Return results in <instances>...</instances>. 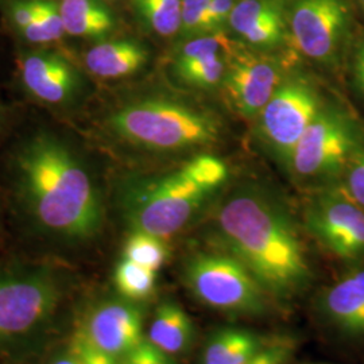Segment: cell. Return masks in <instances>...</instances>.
<instances>
[{"mask_svg":"<svg viewBox=\"0 0 364 364\" xmlns=\"http://www.w3.org/2000/svg\"><path fill=\"white\" fill-rule=\"evenodd\" d=\"M18 193L33 219L68 240H88L103 225V203L91 171L61 136L39 131L13 156Z\"/></svg>","mask_w":364,"mask_h":364,"instance_id":"6da1fadb","label":"cell"},{"mask_svg":"<svg viewBox=\"0 0 364 364\" xmlns=\"http://www.w3.org/2000/svg\"><path fill=\"white\" fill-rule=\"evenodd\" d=\"M218 227L227 252L270 299H294L309 287L312 270L297 225L277 197L254 186L235 191L221 204Z\"/></svg>","mask_w":364,"mask_h":364,"instance_id":"7a4b0ae2","label":"cell"},{"mask_svg":"<svg viewBox=\"0 0 364 364\" xmlns=\"http://www.w3.org/2000/svg\"><path fill=\"white\" fill-rule=\"evenodd\" d=\"M228 178V168L218 156L201 154L159 178L132 188L123 209L132 231L159 237L178 234Z\"/></svg>","mask_w":364,"mask_h":364,"instance_id":"3957f363","label":"cell"},{"mask_svg":"<svg viewBox=\"0 0 364 364\" xmlns=\"http://www.w3.org/2000/svg\"><path fill=\"white\" fill-rule=\"evenodd\" d=\"M108 126L123 141L151 151H181L212 144L219 136L213 115L164 96L122 105Z\"/></svg>","mask_w":364,"mask_h":364,"instance_id":"277c9868","label":"cell"},{"mask_svg":"<svg viewBox=\"0 0 364 364\" xmlns=\"http://www.w3.org/2000/svg\"><path fill=\"white\" fill-rule=\"evenodd\" d=\"M186 289L198 302L240 317L263 316L270 296L230 252H197L183 267Z\"/></svg>","mask_w":364,"mask_h":364,"instance_id":"5b68a950","label":"cell"},{"mask_svg":"<svg viewBox=\"0 0 364 364\" xmlns=\"http://www.w3.org/2000/svg\"><path fill=\"white\" fill-rule=\"evenodd\" d=\"M320 111L317 92L304 80L282 81L260 111V135L289 168L299 139Z\"/></svg>","mask_w":364,"mask_h":364,"instance_id":"8992f818","label":"cell"},{"mask_svg":"<svg viewBox=\"0 0 364 364\" xmlns=\"http://www.w3.org/2000/svg\"><path fill=\"white\" fill-rule=\"evenodd\" d=\"M356 151L358 136L351 122L321 109L299 139L290 168L301 177L329 176L347 166Z\"/></svg>","mask_w":364,"mask_h":364,"instance_id":"52a82bcc","label":"cell"},{"mask_svg":"<svg viewBox=\"0 0 364 364\" xmlns=\"http://www.w3.org/2000/svg\"><path fill=\"white\" fill-rule=\"evenodd\" d=\"M306 225L313 236L346 262L364 257V208L347 195L317 196L306 209Z\"/></svg>","mask_w":364,"mask_h":364,"instance_id":"ba28073f","label":"cell"},{"mask_svg":"<svg viewBox=\"0 0 364 364\" xmlns=\"http://www.w3.org/2000/svg\"><path fill=\"white\" fill-rule=\"evenodd\" d=\"M60 299L58 287L41 274L0 275V338L23 335L45 321Z\"/></svg>","mask_w":364,"mask_h":364,"instance_id":"9c48e42d","label":"cell"},{"mask_svg":"<svg viewBox=\"0 0 364 364\" xmlns=\"http://www.w3.org/2000/svg\"><path fill=\"white\" fill-rule=\"evenodd\" d=\"M287 22L301 52L329 61L340 48L350 22L346 0H293Z\"/></svg>","mask_w":364,"mask_h":364,"instance_id":"30bf717a","label":"cell"},{"mask_svg":"<svg viewBox=\"0 0 364 364\" xmlns=\"http://www.w3.org/2000/svg\"><path fill=\"white\" fill-rule=\"evenodd\" d=\"M281 84V70L274 60L245 49L232 53L221 81L230 105L245 117L259 115Z\"/></svg>","mask_w":364,"mask_h":364,"instance_id":"8fae6325","label":"cell"},{"mask_svg":"<svg viewBox=\"0 0 364 364\" xmlns=\"http://www.w3.org/2000/svg\"><path fill=\"white\" fill-rule=\"evenodd\" d=\"M76 338L117 360L144 341V313L131 301H105L88 316Z\"/></svg>","mask_w":364,"mask_h":364,"instance_id":"7c38bea8","label":"cell"},{"mask_svg":"<svg viewBox=\"0 0 364 364\" xmlns=\"http://www.w3.org/2000/svg\"><path fill=\"white\" fill-rule=\"evenodd\" d=\"M19 72L25 90L45 105L72 103L82 85L77 68L64 55L50 50L25 54Z\"/></svg>","mask_w":364,"mask_h":364,"instance_id":"4fadbf2b","label":"cell"},{"mask_svg":"<svg viewBox=\"0 0 364 364\" xmlns=\"http://www.w3.org/2000/svg\"><path fill=\"white\" fill-rule=\"evenodd\" d=\"M235 50L234 42L223 31L197 36L178 48L174 57V73L188 85L215 88L221 85Z\"/></svg>","mask_w":364,"mask_h":364,"instance_id":"5bb4252c","label":"cell"},{"mask_svg":"<svg viewBox=\"0 0 364 364\" xmlns=\"http://www.w3.org/2000/svg\"><path fill=\"white\" fill-rule=\"evenodd\" d=\"M318 312L344 338H364V266L323 290Z\"/></svg>","mask_w":364,"mask_h":364,"instance_id":"9a60e30c","label":"cell"},{"mask_svg":"<svg viewBox=\"0 0 364 364\" xmlns=\"http://www.w3.org/2000/svg\"><path fill=\"white\" fill-rule=\"evenodd\" d=\"M228 25L252 46L272 48L287 34V21L279 0H237Z\"/></svg>","mask_w":364,"mask_h":364,"instance_id":"2e32d148","label":"cell"},{"mask_svg":"<svg viewBox=\"0 0 364 364\" xmlns=\"http://www.w3.org/2000/svg\"><path fill=\"white\" fill-rule=\"evenodd\" d=\"M149 61V52L136 41H103L85 53L84 63L88 72L102 78L131 76Z\"/></svg>","mask_w":364,"mask_h":364,"instance_id":"e0dca14e","label":"cell"},{"mask_svg":"<svg viewBox=\"0 0 364 364\" xmlns=\"http://www.w3.org/2000/svg\"><path fill=\"white\" fill-rule=\"evenodd\" d=\"M196 329L191 316L173 301L162 302L154 313L147 340L169 356L188 351L195 340Z\"/></svg>","mask_w":364,"mask_h":364,"instance_id":"ac0fdd59","label":"cell"},{"mask_svg":"<svg viewBox=\"0 0 364 364\" xmlns=\"http://www.w3.org/2000/svg\"><path fill=\"white\" fill-rule=\"evenodd\" d=\"M60 13L68 36L102 39L115 28V15L103 0H60Z\"/></svg>","mask_w":364,"mask_h":364,"instance_id":"d6986e66","label":"cell"},{"mask_svg":"<svg viewBox=\"0 0 364 364\" xmlns=\"http://www.w3.org/2000/svg\"><path fill=\"white\" fill-rule=\"evenodd\" d=\"M270 343L252 331L242 328H223L207 343L201 364H243L266 348Z\"/></svg>","mask_w":364,"mask_h":364,"instance_id":"ffe728a7","label":"cell"},{"mask_svg":"<svg viewBox=\"0 0 364 364\" xmlns=\"http://www.w3.org/2000/svg\"><path fill=\"white\" fill-rule=\"evenodd\" d=\"M182 0H132V7L144 26L161 37L180 33Z\"/></svg>","mask_w":364,"mask_h":364,"instance_id":"44dd1931","label":"cell"},{"mask_svg":"<svg viewBox=\"0 0 364 364\" xmlns=\"http://www.w3.org/2000/svg\"><path fill=\"white\" fill-rule=\"evenodd\" d=\"M114 284L123 299L131 302L146 301L156 293V274L151 269L123 258L115 267Z\"/></svg>","mask_w":364,"mask_h":364,"instance_id":"7402d4cb","label":"cell"},{"mask_svg":"<svg viewBox=\"0 0 364 364\" xmlns=\"http://www.w3.org/2000/svg\"><path fill=\"white\" fill-rule=\"evenodd\" d=\"M34 7L33 22L19 33L23 39L34 45H46L63 38L66 33L58 1L34 0Z\"/></svg>","mask_w":364,"mask_h":364,"instance_id":"603a6c76","label":"cell"},{"mask_svg":"<svg viewBox=\"0 0 364 364\" xmlns=\"http://www.w3.org/2000/svg\"><path fill=\"white\" fill-rule=\"evenodd\" d=\"M169 255V247L164 237L144 231H132L123 247V258L154 272L168 262Z\"/></svg>","mask_w":364,"mask_h":364,"instance_id":"cb8c5ba5","label":"cell"},{"mask_svg":"<svg viewBox=\"0 0 364 364\" xmlns=\"http://www.w3.org/2000/svg\"><path fill=\"white\" fill-rule=\"evenodd\" d=\"M210 0H182L180 34L193 38L201 34V27Z\"/></svg>","mask_w":364,"mask_h":364,"instance_id":"d4e9b609","label":"cell"},{"mask_svg":"<svg viewBox=\"0 0 364 364\" xmlns=\"http://www.w3.org/2000/svg\"><path fill=\"white\" fill-rule=\"evenodd\" d=\"M347 166L346 195L364 208V149L356 151Z\"/></svg>","mask_w":364,"mask_h":364,"instance_id":"484cf974","label":"cell"},{"mask_svg":"<svg viewBox=\"0 0 364 364\" xmlns=\"http://www.w3.org/2000/svg\"><path fill=\"white\" fill-rule=\"evenodd\" d=\"M236 1L237 0H210L200 36L221 31L228 23Z\"/></svg>","mask_w":364,"mask_h":364,"instance_id":"4316f807","label":"cell"},{"mask_svg":"<svg viewBox=\"0 0 364 364\" xmlns=\"http://www.w3.org/2000/svg\"><path fill=\"white\" fill-rule=\"evenodd\" d=\"M122 364H173L169 355L158 350L147 338L122 358Z\"/></svg>","mask_w":364,"mask_h":364,"instance_id":"83f0119b","label":"cell"},{"mask_svg":"<svg viewBox=\"0 0 364 364\" xmlns=\"http://www.w3.org/2000/svg\"><path fill=\"white\" fill-rule=\"evenodd\" d=\"M293 353V343L290 340H278L270 343L243 364H287Z\"/></svg>","mask_w":364,"mask_h":364,"instance_id":"f1b7e54d","label":"cell"},{"mask_svg":"<svg viewBox=\"0 0 364 364\" xmlns=\"http://www.w3.org/2000/svg\"><path fill=\"white\" fill-rule=\"evenodd\" d=\"M6 14L11 26L18 31H23L34 19L36 7L34 0H9L6 3Z\"/></svg>","mask_w":364,"mask_h":364,"instance_id":"f546056e","label":"cell"},{"mask_svg":"<svg viewBox=\"0 0 364 364\" xmlns=\"http://www.w3.org/2000/svg\"><path fill=\"white\" fill-rule=\"evenodd\" d=\"M73 346L77 348V351L80 352L85 364H119L117 358L105 353V352L95 350L93 347L88 346L87 343H84L78 338H75Z\"/></svg>","mask_w":364,"mask_h":364,"instance_id":"4dcf8cb0","label":"cell"},{"mask_svg":"<svg viewBox=\"0 0 364 364\" xmlns=\"http://www.w3.org/2000/svg\"><path fill=\"white\" fill-rule=\"evenodd\" d=\"M353 75L359 90L364 95V45H362L353 58Z\"/></svg>","mask_w":364,"mask_h":364,"instance_id":"1f68e13d","label":"cell"},{"mask_svg":"<svg viewBox=\"0 0 364 364\" xmlns=\"http://www.w3.org/2000/svg\"><path fill=\"white\" fill-rule=\"evenodd\" d=\"M50 364H85L84 359L81 358L77 348L72 344V347L58 358H55Z\"/></svg>","mask_w":364,"mask_h":364,"instance_id":"d6a6232c","label":"cell"},{"mask_svg":"<svg viewBox=\"0 0 364 364\" xmlns=\"http://www.w3.org/2000/svg\"><path fill=\"white\" fill-rule=\"evenodd\" d=\"M3 117H4V114L0 111V123H1V120H3Z\"/></svg>","mask_w":364,"mask_h":364,"instance_id":"836d02e7","label":"cell"},{"mask_svg":"<svg viewBox=\"0 0 364 364\" xmlns=\"http://www.w3.org/2000/svg\"><path fill=\"white\" fill-rule=\"evenodd\" d=\"M360 4H362V7H363L364 10V0H360Z\"/></svg>","mask_w":364,"mask_h":364,"instance_id":"e575fe53","label":"cell"}]
</instances>
